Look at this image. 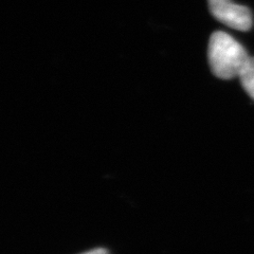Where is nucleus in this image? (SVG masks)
Here are the masks:
<instances>
[{"mask_svg": "<svg viewBox=\"0 0 254 254\" xmlns=\"http://www.w3.org/2000/svg\"><path fill=\"white\" fill-rule=\"evenodd\" d=\"M208 59L214 75L231 79L240 76L250 57L235 38L226 32L216 31L210 37Z\"/></svg>", "mask_w": 254, "mask_h": 254, "instance_id": "1", "label": "nucleus"}, {"mask_svg": "<svg viewBox=\"0 0 254 254\" xmlns=\"http://www.w3.org/2000/svg\"><path fill=\"white\" fill-rule=\"evenodd\" d=\"M212 15L224 25L248 31L252 27V14L247 6L233 3L231 0H208Z\"/></svg>", "mask_w": 254, "mask_h": 254, "instance_id": "2", "label": "nucleus"}, {"mask_svg": "<svg viewBox=\"0 0 254 254\" xmlns=\"http://www.w3.org/2000/svg\"><path fill=\"white\" fill-rule=\"evenodd\" d=\"M243 88L254 100V58H250L240 74Z\"/></svg>", "mask_w": 254, "mask_h": 254, "instance_id": "3", "label": "nucleus"}, {"mask_svg": "<svg viewBox=\"0 0 254 254\" xmlns=\"http://www.w3.org/2000/svg\"><path fill=\"white\" fill-rule=\"evenodd\" d=\"M81 254H109V252L105 248H95V249L89 250V251L81 253Z\"/></svg>", "mask_w": 254, "mask_h": 254, "instance_id": "4", "label": "nucleus"}]
</instances>
